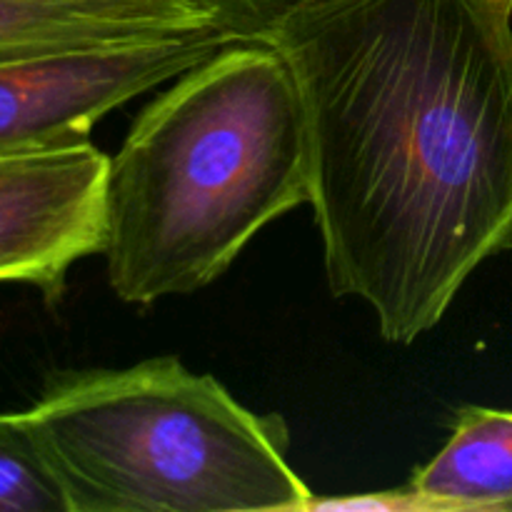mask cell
Returning a JSON list of instances; mask_svg holds the SVG:
<instances>
[{
	"label": "cell",
	"instance_id": "3",
	"mask_svg": "<svg viewBox=\"0 0 512 512\" xmlns=\"http://www.w3.org/2000/svg\"><path fill=\"white\" fill-rule=\"evenodd\" d=\"M70 512L310 510L280 415L240 405L178 358L70 370L23 410Z\"/></svg>",
	"mask_w": 512,
	"mask_h": 512
},
{
	"label": "cell",
	"instance_id": "5",
	"mask_svg": "<svg viewBox=\"0 0 512 512\" xmlns=\"http://www.w3.org/2000/svg\"><path fill=\"white\" fill-rule=\"evenodd\" d=\"M108 168L90 140L0 160V283L63 298L70 268L105 250Z\"/></svg>",
	"mask_w": 512,
	"mask_h": 512
},
{
	"label": "cell",
	"instance_id": "9",
	"mask_svg": "<svg viewBox=\"0 0 512 512\" xmlns=\"http://www.w3.org/2000/svg\"><path fill=\"white\" fill-rule=\"evenodd\" d=\"M228 43H268L278 25L308 0H203Z\"/></svg>",
	"mask_w": 512,
	"mask_h": 512
},
{
	"label": "cell",
	"instance_id": "1",
	"mask_svg": "<svg viewBox=\"0 0 512 512\" xmlns=\"http://www.w3.org/2000/svg\"><path fill=\"white\" fill-rule=\"evenodd\" d=\"M268 45L303 100L330 290L415 343L512 248V5L308 0Z\"/></svg>",
	"mask_w": 512,
	"mask_h": 512
},
{
	"label": "cell",
	"instance_id": "10",
	"mask_svg": "<svg viewBox=\"0 0 512 512\" xmlns=\"http://www.w3.org/2000/svg\"><path fill=\"white\" fill-rule=\"evenodd\" d=\"M508 3H510V5H512V0H508Z\"/></svg>",
	"mask_w": 512,
	"mask_h": 512
},
{
	"label": "cell",
	"instance_id": "8",
	"mask_svg": "<svg viewBox=\"0 0 512 512\" xmlns=\"http://www.w3.org/2000/svg\"><path fill=\"white\" fill-rule=\"evenodd\" d=\"M0 512H70L63 483L23 413H0Z\"/></svg>",
	"mask_w": 512,
	"mask_h": 512
},
{
	"label": "cell",
	"instance_id": "6",
	"mask_svg": "<svg viewBox=\"0 0 512 512\" xmlns=\"http://www.w3.org/2000/svg\"><path fill=\"white\" fill-rule=\"evenodd\" d=\"M213 30L203 0H0V60Z\"/></svg>",
	"mask_w": 512,
	"mask_h": 512
},
{
	"label": "cell",
	"instance_id": "2",
	"mask_svg": "<svg viewBox=\"0 0 512 512\" xmlns=\"http://www.w3.org/2000/svg\"><path fill=\"white\" fill-rule=\"evenodd\" d=\"M308 125L288 60L230 43L175 78L110 158L105 260L118 300L218 280L275 218L310 200Z\"/></svg>",
	"mask_w": 512,
	"mask_h": 512
},
{
	"label": "cell",
	"instance_id": "7",
	"mask_svg": "<svg viewBox=\"0 0 512 512\" xmlns=\"http://www.w3.org/2000/svg\"><path fill=\"white\" fill-rule=\"evenodd\" d=\"M408 488L420 510L512 512V410L463 405L448 443Z\"/></svg>",
	"mask_w": 512,
	"mask_h": 512
},
{
	"label": "cell",
	"instance_id": "4",
	"mask_svg": "<svg viewBox=\"0 0 512 512\" xmlns=\"http://www.w3.org/2000/svg\"><path fill=\"white\" fill-rule=\"evenodd\" d=\"M213 33L0 60V160L88 143L95 125L140 93L225 48Z\"/></svg>",
	"mask_w": 512,
	"mask_h": 512
}]
</instances>
